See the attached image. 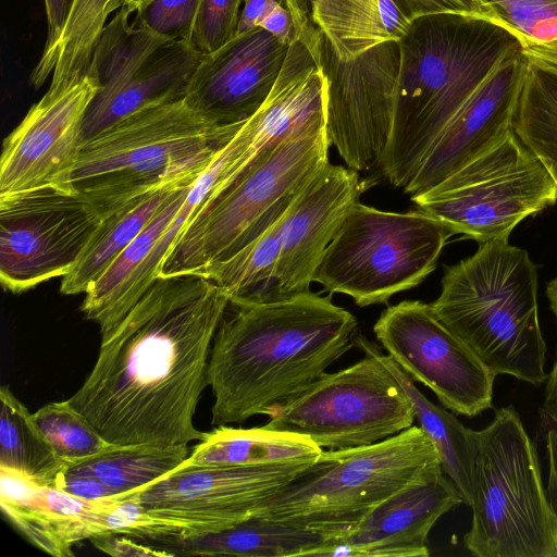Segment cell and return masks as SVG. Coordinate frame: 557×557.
I'll return each instance as SVG.
<instances>
[{"label":"cell","mask_w":557,"mask_h":557,"mask_svg":"<svg viewBox=\"0 0 557 557\" xmlns=\"http://www.w3.org/2000/svg\"><path fill=\"white\" fill-rule=\"evenodd\" d=\"M357 320L332 294L267 301L231 299L216 329L207 381L211 424L268 416L355 345Z\"/></svg>","instance_id":"7a4b0ae2"},{"label":"cell","mask_w":557,"mask_h":557,"mask_svg":"<svg viewBox=\"0 0 557 557\" xmlns=\"http://www.w3.org/2000/svg\"><path fill=\"white\" fill-rule=\"evenodd\" d=\"M283 216L230 259L210 264L194 274L216 283L231 299L267 301L280 298L276 269Z\"/></svg>","instance_id":"1f68e13d"},{"label":"cell","mask_w":557,"mask_h":557,"mask_svg":"<svg viewBox=\"0 0 557 557\" xmlns=\"http://www.w3.org/2000/svg\"><path fill=\"white\" fill-rule=\"evenodd\" d=\"M373 332L400 369L429 387L445 408L467 417L492 408L497 375L438 320L430 304L388 306Z\"/></svg>","instance_id":"9a60e30c"},{"label":"cell","mask_w":557,"mask_h":557,"mask_svg":"<svg viewBox=\"0 0 557 557\" xmlns=\"http://www.w3.org/2000/svg\"><path fill=\"white\" fill-rule=\"evenodd\" d=\"M366 187L359 172L327 163L296 197L282 222L280 298L310 290L326 247Z\"/></svg>","instance_id":"ffe728a7"},{"label":"cell","mask_w":557,"mask_h":557,"mask_svg":"<svg viewBox=\"0 0 557 557\" xmlns=\"http://www.w3.org/2000/svg\"><path fill=\"white\" fill-rule=\"evenodd\" d=\"M539 275L529 253L499 238L447 267L431 308L496 374L545 383Z\"/></svg>","instance_id":"277c9868"},{"label":"cell","mask_w":557,"mask_h":557,"mask_svg":"<svg viewBox=\"0 0 557 557\" xmlns=\"http://www.w3.org/2000/svg\"><path fill=\"white\" fill-rule=\"evenodd\" d=\"M330 145L323 111L262 149L194 211L157 276L194 274L258 238L329 163Z\"/></svg>","instance_id":"5b68a950"},{"label":"cell","mask_w":557,"mask_h":557,"mask_svg":"<svg viewBox=\"0 0 557 557\" xmlns=\"http://www.w3.org/2000/svg\"><path fill=\"white\" fill-rule=\"evenodd\" d=\"M472 14L511 32L524 49L557 42V0H463Z\"/></svg>","instance_id":"836d02e7"},{"label":"cell","mask_w":557,"mask_h":557,"mask_svg":"<svg viewBox=\"0 0 557 557\" xmlns=\"http://www.w3.org/2000/svg\"><path fill=\"white\" fill-rule=\"evenodd\" d=\"M339 540L311 528L252 517L219 533L163 537L147 544L173 556L292 557L319 556Z\"/></svg>","instance_id":"603a6c76"},{"label":"cell","mask_w":557,"mask_h":557,"mask_svg":"<svg viewBox=\"0 0 557 557\" xmlns=\"http://www.w3.org/2000/svg\"><path fill=\"white\" fill-rule=\"evenodd\" d=\"M398 45L393 126L380 170L393 186L405 188L453 116L524 46L491 20L453 13L414 20Z\"/></svg>","instance_id":"3957f363"},{"label":"cell","mask_w":557,"mask_h":557,"mask_svg":"<svg viewBox=\"0 0 557 557\" xmlns=\"http://www.w3.org/2000/svg\"><path fill=\"white\" fill-rule=\"evenodd\" d=\"M203 53L190 41L160 46L117 86L98 92L83 124V143L139 111L185 98Z\"/></svg>","instance_id":"7402d4cb"},{"label":"cell","mask_w":557,"mask_h":557,"mask_svg":"<svg viewBox=\"0 0 557 557\" xmlns=\"http://www.w3.org/2000/svg\"><path fill=\"white\" fill-rule=\"evenodd\" d=\"M462 503L443 468H435L371 509L319 557H428L431 529Z\"/></svg>","instance_id":"d6986e66"},{"label":"cell","mask_w":557,"mask_h":557,"mask_svg":"<svg viewBox=\"0 0 557 557\" xmlns=\"http://www.w3.org/2000/svg\"><path fill=\"white\" fill-rule=\"evenodd\" d=\"M412 22L396 0H317L313 7L317 29L343 61L383 42L399 41Z\"/></svg>","instance_id":"d4e9b609"},{"label":"cell","mask_w":557,"mask_h":557,"mask_svg":"<svg viewBox=\"0 0 557 557\" xmlns=\"http://www.w3.org/2000/svg\"><path fill=\"white\" fill-rule=\"evenodd\" d=\"M546 295L557 324V273L549 281ZM539 413L547 468L546 490L550 503L557 510V347L552 370L545 381L544 397Z\"/></svg>","instance_id":"8d00e7d4"},{"label":"cell","mask_w":557,"mask_h":557,"mask_svg":"<svg viewBox=\"0 0 557 557\" xmlns=\"http://www.w3.org/2000/svg\"><path fill=\"white\" fill-rule=\"evenodd\" d=\"M438 467L435 445L412 425L371 445L322 450L255 517L342 539L380 503Z\"/></svg>","instance_id":"ba28073f"},{"label":"cell","mask_w":557,"mask_h":557,"mask_svg":"<svg viewBox=\"0 0 557 557\" xmlns=\"http://www.w3.org/2000/svg\"><path fill=\"white\" fill-rule=\"evenodd\" d=\"M103 214L74 188L0 197V282L14 294L70 273Z\"/></svg>","instance_id":"7c38bea8"},{"label":"cell","mask_w":557,"mask_h":557,"mask_svg":"<svg viewBox=\"0 0 557 557\" xmlns=\"http://www.w3.org/2000/svg\"><path fill=\"white\" fill-rule=\"evenodd\" d=\"M527 63L521 49L497 65L440 133L404 188L406 194L414 198L430 191L513 131Z\"/></svg>","instance_id":"e0dca14e"},{"label":"cell","mask_w":557,"mask_h":557,"mask_svg":"<svg viewBox=\"0 0 557 557\" xmlns=\"http://www.w3.org/2000/svg\"><path fill=\"white\" fill-rule=\"evenodd\" d=\"M230 295L199 274L158 276L106 336L69 398L114 446L188 445Z\"/></svg>","instance_id":"6da1fadb"},{"label":"cell","mask_w":557,"mask_h":557,"mask_svg":"<svg viewBox=\"0 0 557 557\" xmlns=\"http://www.w3.org/2000/svg\"><path fill=\"white\" fill-rule=\"evenodd\" d=\"M243 124H212L185 98L139 111L83 143L71 186L106 215L158 189L193 185Z\"/></svg>","instance_id":"8992f818"},{"label":"cell","mask_w":557,"mask_h":557,"mask_svg":"<svg viewBox=\"0 0 557 557\" xmlns=\"http://www.w3.org/2000/svg\"><path fill=\"white\" fill-rule=\"evenodd\" d=\"M122 7L123 0H75L57 40L44 47L30 73V84L39 88L51 76L46 94L57 95L86 77L108 17Z\"/></svg>","instance_id":"4316f807"},{"label":"cell","mask_w":557,"mask_h":557,"mask_svg":"<svg viewBox=\"0 0 557 557\" xmlns=\"http://www.w3.org/2000/svg\"><path fill=\"white\" fill-rule=\"evenodd\" d=\"M355 345L374 355L395 376L410 399L418 425L436 447L445 474L460 492L463 503L472 502L476 431L467 428L451 412L431 403L409 375L371 341L356 336Z\"/></svg>","instance_id":"cb8c5ba5"},{"label":"cell","mask_w":557,"mask_h":557,"mask_svg":"<svg viewBox=\"0 0 557 557\" xmlns=\"http://www.w3.org/2000/svg\"><path fill=\"white\" fill-rule=\"evenodd\" d=\"M189 186V185H186ZM183 186L158 189L103 215L74 269L62 277L63 295L85 294L153 220L172 194Z\"/></svg>","instance_id":"83f0119b"},{"label":"cell","mask_w":557,"mask_h":557,"mask_svg":"<svg viewBox=\"0 0 557 557\" xmlns=\"http://www.w3.org/2000/svg\"><path fill=\"white\" fill-rule=\"evenodd\" d=\"M411 200L455 235L482 244L509 238L520 222L553 206L557 187L511 131L488 151Z\"/></svg>","instance_id":"30bf717a"},{"label":"cell","mask_w":557,"mask_h":557,"mask_svg":"<svg viewBox=\"0 0 557 557\" xmlns=\"http://www.w3.org/2000/svg\"><path fill=\"white\" fill-rule=\"evenodd\" d=\"M99 89L88 74L60 94L45 92L32 106L3 141L0 197L48 186L73 188L85 115Z\"/></svg>","instance_id":"2e32d148"},{"label":"cell","mask_w":557,"mask_h":557,"mask_svg":"<svg viewBox=\"0 0 557 557\" xmlns=\"http://www.w3.org/2000/svg\"><path fill=\"white\" fill-rule=\"evenodd\" d=\"M0 469L52 487L63 462L9 385L0 388Z\"/></svg>","instance_id":"4dcf8cb0"},{"label":"cell","mask_w":557,"mask_h":557,"mask_svg":"<svg viewBox=\"0 0 557 557\" xmlns=\"http://www.w3.org/2000/svg\"><path fill=\"white\" fill-rule=\"evenodd\" d=\"M472 523L463 536L476 557H557V510L536 447L513 406L476 431Z\"/></svg>","instance_id":"52a82bcc"},{"label":"cell","mask_w":557,"mask_h":557,"mask_svg":"<svg viewBox=\"0 0 557 557\" xmlns=\"http://www.w3.org/2000/svg\"><path fill=\"white\" fill-rule=\"evenodd\" d=\"M91 543L101 552L114 557H171L172 553L139 542L128 535L108 533L92 537Z\"/></svg>","instance_id":"f35d334b"},{"label":"cell","mask_w":557,"mask_h":557,"mask_svg":"<svg viewBox=\"0 0 557 557\" xmlns=\"http://www.w3.org/2000/svg\"><path fill=\"white\" fill-rule=\"evenodd\" d=\"M52 487L87 500H103L116 496L114 491L95 476L66 473L62 470L58 474Z\"/></svg>","instance_id":"ab89813d"},{"label":"cell","mask_w":557,"mask_h":557,"mask_svg":"<svg viewBox=\"0 0 557 557\" xmlns=\"http://www.w3.org/2000/svg\"><path fill=\"white\" fill-rule=\"evenodd\" d=\"M202 0H147L133 18L135 25L172 40L193 42Z\"/></svg>","instance_id":"d590c367"},{"label":"cell","mask_w":557,"mask_h":557,"mask_svg":"<svg viewBox=\"0 0 557 557\" xmlns=\"http://www.w3.org/2000/svg\"><path fill=\"white\" fill-rule=\"evenodd\" d=\"M259 27L286 46H289L297 38L293 15L285 3L277 5L271 11L260 23Z\"/></svg>","instance_id":"b9f144b4"},{"label":"cell","mask_w":557,"mask_h":557,"mask_svg":"<svg viewBox=\"0 0 557 557\" xmlns=\"http://www.w3.org/2000/svg\"><path fill=\"white\" fill-rule=\"evenodd\" d=\"M543 58L545 62L557 67V42L552 44L544 49Z\"/></svg>","instance_id":"bcb514c9"},{"label":"cell","mask_w":557,"mask_h":557,"mask_svg":"<svg viewBox=\"0 0 557 557\" xmlns=\"http://www.w3.org/2000/svg\"><path fill=\"white\" fill-rule=\"evenodd\" d=\"M396 2L411 21L434 14H472L463 0H396Z\"/></svg>","instance_id":"60d3db41"},{"label":"cell","mask_w":557,"mask_h":557,"mask_svg":"<svg viewBox=\"0 0 557 557\" xmlns=\"http://www.w3.org/2000/svg\"><path fill=\"white\" fill-rule=\"evenodd\" d=\"M147 0H123V7H126L132 13H135Z\"/></svg>","instance_id":"7dc6e473"},{"label":"cell","mask_w":557,"mask_h":557,"mask_svg":"<svg viewBox=\"0 0 557 557\" xmlns=\"http://www.w3.org/2000/svg\"><path fill=\"white\" fill-rule=\"evenodd\" d=\"M75 0H44L47 16L45 47L52 45L65 26Z\"/></svg>","instance_id":"ee69618b"},{"label":"cell","mask_w":557,"mask_h":557,"mask_svg":"<svg viewBox=\"0 0 557 557\" xmlns=\"http://www.w3.org/2000/svg\"><path fill=\"white\" fill-rule=\"evenodd\" d=\"M186 445L113 446L91 457L65 463L66 473L97 478L116 496L138 491L171 473L188 458Z\"/></svg>","instance_id":"f1b7e54d"},{"label":"cell","mask_w":557,"mask_h":557,"mask_svg":"<svg viewBox=\"0 0 557 557\" xmlns=\"http://www.w3.org/2000/svg\"><path fill=\"white\" fill-rule=\"evenodd\" d=\"M0 507L32 544L55 557L73 556L76 543L111 533V499H83L2 469Z\"/></svg>","instance_id":"44dd1931"},{"label":"cell","mask_w":557,"mask_h":557,"mask_svg":"<svg viewBox=\"0 0 557 557\" xmlns=\"http://www.w3.org/2000/svg\"><path fill=\"white\" fill-rule=\"evenodd\" d=\"M324 373L275 406L263 425L304 435L321 448L367 446L413 425V406L392 372L372 354Z\"/></svg>","instance_id":"8fae6325"},{"label":"cell","mask_w":557,"mask_h":557,"mask_svg":"<svg viewBox=\"0 0 557 557\" xmlns=\"http://www.w3.org/2000/svg\"><path fill=\"white\" fill-rule=\"evenodd\" d=\"M285 0H245L237 25L236 35L259 27L263 18Z\"/></svg>","instance_id":"7bdbcfd3"},{"label":"cell","mask_w":557,"mask_h":557,"mask_svg":"<svg viewBox=\"0 0 557 557\" xmlns=\"http://www.w3.org/2000/svg\"><path fill=\"white\" fill-rule=\"evenodd\" d=\"M245 0H202L197 16L193 44L208 54L231 40L237 30Z\"/></svg>","instance_id":"74e56055"},{"label":"cell","mask_w":557,"mask_h":557,"mask_svg":"<svg viewBox=\"0 0 557 557\" xmlns=\"http://www.w3.org/2000/svg\"><path fill=\"white\" fill-rule=\"evenodd\" d=\"M313 462V461H312ZM311 462L258 466H187L126 495L150 516L173 524L178 535L219 533L257 515Z\"/></svg>","instance_id":"4fadbf2b"},{"label":"cell","mask_w":557,"mask_h":557,"mask_svg":"<svg viewBox=\"0 0 557 557\" xmlns=\"http://www.w3.org/2000/svg\"><path fill=\"white\" fill-rule=\"evenodd\" d=\"M527 57L512 128L541 161L557 187V67Z\"/></svg>","instance_id":"f546056e"},{"label":"cell","mask_w":557,"mask_h":557,"mask_svg":"<svg viewBox=\"0 0 557 557\" xmlns=\"http://www.w3.org/2000/svg\"><path fill=\"white\" fill-rule=\"evenodd\" d=\"M317 60L325 81V126L349 169H380L392 133L400 50L398 41L341 60L321 33Z\"/></svg>","instance_id":"5bb4252c"},{"label":"cell","mask_w":557,"mask_h":557,"mask_svg":"<svg viewBox=\"0 0 557 557\" xmlns=\"http://www.w3.org/2000/svg\"><path fill=\"white\" fill-rule=\"evenodd\" d=\"M454 232L419 210L383 211L357 201L344 218L313 282L359 307L385 304L422 283Z\"/></svg>","instance_id":"9c48e42d"},{"label":"cell","mask_w":557,"mask_h":557,"mask_svg":"<svg viewBox=\"0 0 557 557\" xmlns=\"http://www.w3.org/2000/svg\"><path fill=\"white\" fill-rule=\"evenodd\" d=\"M131 14L126 7L120 8L96 41L88 74L98 82V92L117 86L160 46L170 41L148 28L135 25L129 18Z\"/></svg>","instance_id":"d6a6232c"},{"label":"cell","mask_w":557,"mask_h":557,"mask_svg":"<svg viewBox=\"0 0 557 557\" xmlns=\"http://www.w3.org/2000/svg\"><path fill=\"white\" fill-rule=\"evenodd\" d=\"M33 417L57 456L65 463L91 457L114 446L69 399L49 403Z\"/></svg>","instance_id":"e575fe53"},{"label":"cell","mask_w":557,"mask_h":557,"mask_svg":"<svg viewBox=\"0 0 557 557\" xmlns=\"http://www.w3.org/2000/svg\"><path fill=\"white\" fill-rule=\"evenodd\" d=\"M288 47L256 27L203 54L187 86L185 101L208 122L243 124L264 103Z\"/></svg>","instance_id":"ac0fdd59"},{"label":"cell","mask_w":557,"mask_h":557,"mask_svg":"<svg viewBox=\"0 0 557 557\" xmlns=\"http://www.w3.org/2000/svg\"><path fill=\"white\" fill-rule=\"evenodd\" d=\"M315 1L285 0V5L290 11L297 28L306 29L313 25V7Z\"/></svg>","instance_id":"f6af8a7d"},{"label":"cell","mask_w":557,"mask_h":557,"mask_svg":"<svg viewBox=\"0 0 557 557\" xmlns=\"http://www.w3.org/2000/svg\"><path fill=\"white\" fill-rule=\"evenodd\" d=\"M322 448L310 438L286 431L216 426L198 442L182 467L258 466L276 462H312Z\"/></svg>","instance_id":"484cf974"}]
</instances>
